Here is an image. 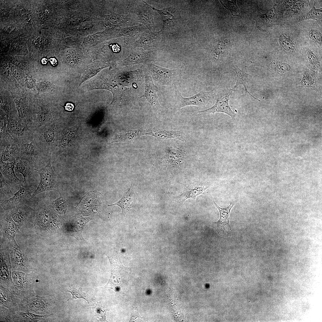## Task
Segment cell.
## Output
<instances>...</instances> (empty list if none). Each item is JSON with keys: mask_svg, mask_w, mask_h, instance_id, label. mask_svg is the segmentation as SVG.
<instances>
[{"mask_svg": "<svg viewBox=\"0 0 322 322\" xmlns=\"http://www.w3.org/2000/svg\"><path fill=\"white\" fill-rule=\"evenodd\" d=\"M13 260L14 261L15 264L20 267L24 268L25 267L26 261L23 255L19 250L17 248L14 249L12 252Z\"/></svg>", "mask_w": 322, "mask_h": 322, "instance_id": "32", "label": "cell"}, {"mask_svg": "<svg viewBox=\"0 0 322 322\" xmlns=\"http://www.w3.org/2000/svg\"><path fill=\"white\" fill-rule=\"evenodd\" d=\"M127 8L130 14L137 16L140 24L145 26L149 30L155 32L154 10L150 5L143 0L129 1Z\"/></svg>", "mask_w": 322, "mask_h": 322, "instance_id": "5", "label": "cell"}, {"mask_svg": "<svg viewBox=\"0 0 322 322\" xmlns=\"http://www.w3.org/2000/svg\"><path fill=\"white\" fill-rule=\"evenodd\" d=\"M15 167L14 162H5L0 160V172L4 179L12 189L19 190L20 187L23 186V182L16 175Z\"/></svg>", "mask_w": 322, "mask_h": 322, "instance_id": "17", "label": "cell"}, {"mask_svg": "<svg viewBox=\"0 0 322 322\" xmlns=\"http://www.w3.org/2000/svg\"><path fill=\"white\" fill-rule=\"evenodd\" d=\"M104 24L107 27L113 29L117 27H131L141 24L137 16L134 14L125 15L113 12L106 15Z\"/></svg>", "mask_w": 322, "mask_h": 322, "instance_id": "12", "label": "cell"}, {"mask_svg": "<svg viewBox=\"0 0 322 322\" xmlns=\"http://www.w3.org/2000/svg\"><path fill=\"white\" fill-rule=\"evenodd\" d=\"M151 7L157 12L162 19L163 24L160 31L158 32L160 34L166 33L170 30L174 18V12L171 7H168L159 10L150 5Z\"/></svg>", "mask_w": 322, "mask_h": 322, "instance_id": "20", "label": "cell"}, {"mask_svg": "<svg viewBox=\"0 0 322 322\" xmlns=\"http://www.w3.org/2000/svg\"><path fill=\"white\" fill-rule=\"evenodd\" d=\"M167 155L169 166L177 168L182 164L185 153L183 150L174 148L168 149Z\"/></svg>", "mask_w": 322, "mask_h": 322, "instance_id": "22", "label": "cell"}, {"mask_svg": "<svg viewBox=\"0 0 322 322\" xmlns=\"http://www.w3.org/2000/svg\"><path fill=\"white\" fill-rule=\"evenodd\" d=\"M58 133L54 122L38 128L33 134L36 141L41 148L51 154L58 140Z\"/></svg>", "mask_w": 322, "mask_h": 322, "instance_id": "4", "label": "cell"}, {"mask_svg": "<svg viewBox=\"0 0 322 322\" xmlns=\"http://www.w3.org/2000/svg\"><path fill=\"white\" fill-rule=\"evenodd\" d=\"M0 132L6 133L18 143L27 140L34 133L27 124L4 115L1 117Z\"/></svg>", "mask_w": 322, "mask_h": 322, "instance_id": "3", "label": "cell"}, {"mask_svg": "<svg viewBox=\"0 0 322 322\" xmlns=\"http://www.w3.org/2000/svg\"><path fill=\"white\" fill-rule=\"evenodd\" d=\"M41 62L42 64H46L48 62V60L47 58H43L41 60Z\"/></svg>", "mask_w": 322, "mask_h": 322, "instance_id": "45", "label": "cell"}, {"mask_svg": "<svg viewBox=\"0 0 322 322\" xmlns=\"http://www.w3.org/2000/svg\"><path fill=\"white\" fill-rule=\"evenodd\" d=\"M115 38V35L113 29L107 27L101 32L88 36L85 39L84 43L86 46H90L97 42L100 43Z\"/></svg>", "mask_w": 322, "mask_h": 322, "instance_id": "21", "label": "cell"}, {"mask_svg": "<svg viewBox=\"0 0 322 322\" xmlns=\"http://www.w3.org/2000/svg\"><path fill=\"white\" fill-rule=\"evenodd\" d=\"M281 45L284 49L287 50L293 49L294 47L293 41L289 37L283 35L281 37Z\"/></svg>", "mask_w": 322, "mask_h": 322, "instance_id": "35", "label": "cell"}, {"mask_svg": "<svg viewBox=\"0 0 322 322\" xmlns=\"http://www.w3.org/2000/svg\"><path fill=\"white\" fill-rule=\"evenodd\" d=\"M109 64L103 61L94 62L88 66L82 73L80 78V83L96 75L102 69L108 67Z\"/></svg>", "mask_w": 322, "mask_h": 322, "instance_id": "23", "label": "cell"}, {"mask_svg": "<svg viewBox=\"0 0 322 322\" xmlns=\"http://www.w3.org/2000/svg\"><path fill=\"white\" fill-rule=\"evenodd\" d=\"M18 143L19 158L34 169H38L44 167L51 159V154L41 148L33 134L27 140Z\"/></svg>", "mask_w": 322, "mask_h": 322, "instance_id": "1", "label": "cell"}, {"mask_svg": "<svg viewBox=\"0 0 322 322\" xmlns=\"http://www.w3.org/2000/svg\"><path fill=\"white\" fill-rule=\"evenodd\" d=\"M0 160L5 162H15L19 157L18 143L8 135H0Z\"/></svg>", "mask_w": 322, "mask_h": 322, "instance_id": "9", "label": "cell"}, {"mask_svg": "<svg viewBox=\"0 0 322 322\" xmlns=\"http://www.w3.org/2000/svg\"><path fill=\"white\" fill-rule=\"evenodd\" d=\"M145 69L152 79L163 85L175 84L181 78V75L177 69H170L159 66L151 63L146 64Z\"/></svg>", "mask_w": 322, "mask_h": 322, "instance_id": "6", "label": "cell"}, {"mask_svg": "<svg viewBox=\"0 0 322 322\" xmlns=\"http://www.w3.org/2000/svg\"><path fill=\"white\" fill-rule=\"evenodd\" d=\"M148 29L142 24L131 27H120L118 31L120 37H124V42L128 46L133 41L138 39L142 33Z\"/></svg>", "mask_w": 322, "mask_h": 322, "instance_id": "18", "label": "cell"}, {"mask_svg": "<svg viewBox=\"0 0 322 322\" xmlns=\"http://www.w3.org/2000/svg\"><path fill=\"white\" fill-rule=\"evenodd\" d=\"M92 192L87 194L81 202V205L83 206L85 210L92 211L96 209L97 207L99 206L100 204L99 198L95 196V193Z\"/></svg>", "mask_w": 322, "mask_h": 322, "instance_id": "27", "label": "cell"}, {"mask_svg": "<svg viewBox=\"0 0 322 322\" xmlns=\"http://www.w3.org/2000/svg\"><path fill=\"white\" fill-rule=\"evenodd\" d=\"M145 78V90L143 95L141 97L145 98L151 106L154 111L156 113L161 109L158 100L157 93L158 88L153 81L151 76L144 69Z\"/></svg>", "mask_w": 322, "mask_h": 322, "instance_id": "14", "label": "cell"}, {"mask_svg": "<svg viewBox=\"0 0 322 322\" xmlns=\"http://www.w3.org/2000/svg\"><path fill=\"white\" fill-rule=\"evenodd\" d=\"M322 9H316L314 5L311 10L306 14V18L312 19L317 20L321 18Z\"/></svg>", "mask_w": 322, "mask_h": 322, "instance_id": "36", "label": "cell"}, {"mask_svg": "<svg viewBox=\"0 0 322 322\" xmlns=\"http://www.w3.org/2000/svg\"><path fill=\"white\" fill-rule=\"evenodd\" d=\"M38 90L41 92H50L55 88V85L47 81H43L38 83L36 85Z\"/></svg>", "mask_w": 322, "mask_h": 322, "instance_id": "33", "label": "cell"}, {"mask_svg": "<svg viewBox=\"0 0 322 322\" xmlns=\"http://www.w3.org/2000/svg\"><path fill=\"white\" fill-rule=\"evenodd\" d=\"M215 88L217 99L215 104L211 107L199 111L198 113L200 114L203 115L222 112L227 114L233 119H235L236 114L231 109L229 103L230 96L234 89Z\"/></svg>", "mask_w": 322, "mask_h": 322, "instance_id": "8", "label": "cell"}, {"mask_svg": "<svg viewBox=\"0 0 322 322\" xmlns=\"http://www.w3.org/2000/svg\"><path fill=\"white\" fill-rule=\"evenodd\" d=\"M204 188L202 187L189 186L185 189L181 196L183 198V201L188 198L195 199L197 196L202 194Z\"/></svg>", "mask_w": 322, "mask_h": 322, "instance_id": "30", "label": "cell"}, {"mask_svg": "<svg viewBox=\"0 0 322 322\" xmlns=\"http://www.w3.org/2000/svg\"><path fill=\"white\" fill-rule=\"evenodd\" d=\"M54 208L55 211L60 214L65 213L67 206V201L66 198L61 197L53 202Z\"/></svg>", "mask_w": 322, "mask_h": 322, "instance_id": "31", "label": "cell"}, {"mask_svg": "<svg viewBox=\"0 0 322 322\" xmlns=\"http://www.w3.org/2000/svg\"><path fill=\"white\" fill-rule=\"evenodd\" d=\"M136 199V188L131 184L130 188L118 202L108 206L118 205L121 208L122 213H128L131 212L133 210Z\"/></svg>", "mask_w": 322, "mask_h": 322, "instance_id": "19", "label": "cell"}, {"mask_svg": "<svg viewBox=\"0 0 322 322\" xmlns=\"http://www.w3.org/2000/svg\"><path fill=\"white\" fill-rule=\"evenodd\" d=\"M35 169L40 176V181L37 187L32 194V198L41 192L59 189V179L52 168L51 159L45 166Z\"/></svg>", "mask_w": 322, "mask_h": 322, "instance_id": "7", "label": "cell"}, {"mask_svg": "<svg viewBox=\"0 0 322 322\" xmlns=\"http://www.w3.org/2000/svg\"><path fill=\"white\" fill-rule=\"evenodd\" d=\"M86 223L84 219L75 221L70 224L69 231L70 235L76 238L79 241L84 240L82 235L83 228Z\"/></svg>", "mask_w": 322, "mask_h": 322, "instance_id": "26", "label": "cell"}, {"mask_svg": "<svg viewBox=\"0 0 322 322\" xmlns=\"http://www.w3.org/2000/svg\"><path fill=\"white\" fill-rule=\"evenodd\" d=\"M22 315L23 317L28 318L31 321L42 320L46 317V315H38L33 314L30 312L22 313Z\"/></svg>", "mask_w": 322, "mask_h": 322, "instance_id": "39", "label": "cell"}, {"mask_svg": "<svg viewBox=\"0 0 322 322\" xmlns=\"http://www.w3.org/2000/svg\"><path fill=\"white\" fill-rule=\"evenodd\" d=\"M154 135L160 139L174 138L184 142L185 139L183 134L179 131H161L154 133Z\"/></svg>", "mask_w": 322, "mask_h": 322, "instance_id": "29", "label": "cell"}, {"mask_svg": "<svg viewBox=\"0 0 322 322\" xmlns=\"http://www.w3.org/2000/svg\"><path fill=\"white\" fill-rule=\"evenodd\" d=\"M233 67L237 77L236 83L233 89L235 90V89L239 85H243L245 89V95L247 93H248L254 98L260 101L259 100L256 99L251 95L248 91L246 86V84L247 83H252V82L253 79L252 76L241 70L236 66H233Z\"/></svg>", "mask_w": 322, "mask_h": 322, "instance_id": "24", "label": "cell"}, {"mask_svg": "<svg viewBox=\"0 0 322 322\" xmlns=\"http://www.w3.org/2000/svg\"><path fill=\"white\" fill-rule=\"evenodd\" d=\"M70 292L72 295V297L71 299H77V298H83L87 301L89 305L90 302L89 299L87 297L85 294L83 292L80 291L79 290H77L76 289H70L69 291H68Z\"/></svg>", "mask_w": 322, "mask_h": 322, "instance_id": "38", "label": "cell"}, {"mask_svg": "<svg viewBox=\"0 0 322 322\" xmlns=\"http://www.w3.org/2000/svg\"><path fill=\"white\" fill-rule=\"evenodd\" d=\"M175 88L174 110L177 112L185 106L193 105L202 107H208L212 105L217 97L216 88L208 91H201L192 96L183 97L174 84Z\"/></svg>", "mask_w": 322, "mask_h": 322, "instance_id": "2", "label": "cell"}, {"mask_svg": "<svg viewBox=\"0 0 322 322\" xmlns=\"http://www.w3.org/2000/svg\"><path fill=\"white\" fill-rule=\"evenodd\" d=\"M65 108L66 110L71 111L73 110L74 106L72 103H67L66 104Z\"/></svg>", "mask_w": 322, "mask_h": 322, "instance_id": "42", "label": "cell"}, {"mask_svg": "<svg viewBox=\"0 0 322 322\" xmlns=\"http://www.w3.org/2000/svg\"><path fill=\"white\" fill-rule=\"evenodd\" d=\"M33 40V44L39 49H44L48 47L49 41L44 37L37 36Z\"/></svg>", "mask_w": 322, "mask_h": 322, "instance_id": "34", "label": "cell"}, {"mask_svg": "<svg viewBox=\"0 0 322 322\" xmlns=\"http://www.w3.org/2000/svg\"><path fill=\"white\" fill-rule=\"evenodd\" d=\"M160 34L147 29L141 34L140 37L132 42L129 47L131 48H140L147 50L155 46L160 40Z\"/></svg>", "mask_w": 322, "mask_h": 322, "instance_id": "15", "label": "cell"}, {"mask_svg": "<svg viewBox=\"0 0 322 322\" xmlns=\"http://www.w3.org/2000/svg\"><path fill=\"white\" fill-rule=\"evenodd\" d=\"M1 217L6 224L5 231L7 236L9 239L15 241L14 237L17 231V228L10 212H5L2 214Z\"/></svg>", "mask_w": 322, "mask_h": 322, "instance_id": "25", "label": "cell"}, {"mask_svg": "<svg viewBox=\"0 0 322 322\" xmlns=\"http://www.w3.org/2000/svg\"><path fill=\"white\" fill-rule=\"evenodd\" d=\"M49 61L51 64L53 66H55L57 64V61L55 58H51L49 59Z\"/></svg>", "mask_w": 322, "mask_h": 322, "instance_id": "44", "label": "cell"}, {"mask_svg": "<svg viewBox=\"0 0 322 322\" xmlns=\"http://www.w3.org/2000/svg\"><path fill=\"white\" fill-rule=\"evenodd\" d=\"M309 34L311 38L320 44H321V34L319 31L316 30H312Z\"/></svg>", "mask_w": 322, "mask_h": 322, "instance_id": "40", "label": "cell"}, {"mask_svg": "<svg viewBox=\"0 0 322 322\" xmlns=\"http://www.w3.org/2000/svg\"><path fill=\"white\" fill-rule=\"evenodd\" d=\"M15 171L22 175L23 185L35 191L39 184V174L36 170L18 158L15 162Z\"/></svg>", "mask_w": 322, "mask_h": 322, "instance_id": "10", "label": "cell"}, {"mask_svg": "<svg viewBox=\"0 0 322 322\" xmlns=\"http://www.w3.org/2000/svg\"><path fill=\"white\" fill-rule=\"evenodd\" d=\"M45 305L44 303L40 299H38L28 305L30 309L32 310L41 311H44Z\"/></svg>", "mask_w": 322, "mask_h": 322, "instance_id": "37", "label": "cell"}, {"mask_svg": "<svg viewBox=\"0 0 322 322\" xmlns=\"http://www.w3.org/2000/svg\"><path fill=\"white\" fill-rule=\"evenodd\" d=\"M214 203L218 209L220 214L219 220L213 223L216 225L218 230L225 236H227L232 233V229L229 223L230 214V210L234 205L233 202H230V205L225 208H221Z\"/></svg>", "mask_w": 322, "mask_h": 322, "instance_id": "16", "label": "cell"}, {"mask_svg": "<svg viewBox=\"0 0 322 322\" xmlns=\"http://www.w3.org/2000/svg\"><path fill=\"white\" fill-rule=\"evenodd\" d=\"M131 49L129 56L117 64L119 66H123L140 64H146L151 63L155 58L156 55L154 51L145 50L140 48H132Z\"/></svg>", "mask_w": 322, "mask_h": 322, "instance_id": "11", "label": "cell"}, {"mask_svg": "<svg viewBox=\"0 0 322 322\" xmlns=\"http://www.w3.org/2000/svg\"><path fill=\"white\" fill-rule=\"evenodd\" d=\"M0 185V203H1L10 198L14 193L12 192L11 186L6 181L1 172Z\"/></svg>", "mask_w": 322, "mask_h": 322, "instance_id": "28", "label": "cell"}, {"mask_svg": "<svg viewBox=\"0 0 322 322\" xmlns=\"http://www.w3.org/2000/svg\"><path fill=\"white\" fill-rule=\"evenodd\" d=\"M34 191L24 186L19 189L10 199L0 203L1 208L5 210H10L19 204L32 198Z\"/></svg>", "mask_w": 322, "mask_h": 322, "instance_id": "13", "label": "cell"}, {"mask_svg": "<svg viewBox=\"0 0 322 322\" xmlns=\"http://www.w3.org/2000/svg\"><path fill=\"white\" fill-rule=\"evenodd\" d=\"M83 20V18L79 16H73L71 20L73 24H75L80 22H82Z\"/></svg>", "mask_w": 322, "mask_h": 322, "instance_id": "41", "label": "cell"}, {"mask_svg": "<svg viewBox=\"0 0 322 322\" xmlns=\"http://www.w3.org/2000/svg\"><path fill=\"white\" fill-rule=\"evenodd\" d=\"M26 83L28 86L30 88L33 87L34 85V82L30 78H27L26 81Z\"/></svg>", "mask_w": 322, "mask_h": 322, "instance_id": "43", "label": "cell"}]
</instances>
